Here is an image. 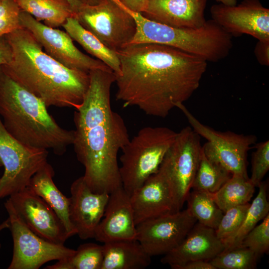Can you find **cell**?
Listing matches in <instances>:
<instances>
[{"label":"cell","mask_w":269,"mask_h":269,"mask_svg":"<svg viewBox=\"0 0 269 269\" xmlns=\"http://www.w3.org/2000/svg\"><path fill=\"white\" fill-rule=\"evenodd\" d=\"M117 53L116 100L154 117L165 118L188 100L207 67L202 57L165 45L131 44Z\"/></svg>","instance_id":"cell-1"},{"label":"cell","mask_w":269,"mask_h":269,"mask_svg":"<svg viewBox=\"0 0 269 269\" xmlns=\"http://www.w3.org/2000/svg\"><path fill=\"white\" fill-rule=\"evenodd\" d=\"M90 84L82 103L75 108L72 145L84 166L83 179L94 193L110 194L122 187L118 154L130 140L122 117L113 111L112 70L89 71Z\"/></svg>","instance_id":"cell-2"},{"label":"cell","mask_w":269,"mask_h":269,"mask_svg":"<svg viewBox=\"0 0 269 269\" xmlns=\"http://www.w3.org/2000/svg\"><path fill=\"white\" fill-rule=\"evenodd\" d=\"M4 36L12 51L10 61L1 68L4 74L47 108H76L82 103L90 84L89 73L59 63L24 27Z\"/></svg>","instance_id":"cell-3"},{"label":"cell","mask_w":269,"mask_h":269,"mask_svg":"<svg viewBox=\"0 0 269 269\" xmlns=\"http://www.w3.org/2000/svg\"><path fill=\"white\" fill-rule=\"evenodd\" d=\"M38 98L0 71V116L8 133L22 143L62 155L72 145L74 130L62 128Z\"/></svg>","instance_id":"cell-4"},{"label":"cell","mask_w":269,"mask_h":269,"mask_svg":"<svg viewBox=\"0 0 269 269\" xmlns=\"http://www.w3.org/2000/svg\"><path fill=\"white\" fill-rule=\"evenodd\" d=\"M113 0L128 12L135 21L136 32L129 44L167 45L211 62L226 58L233 47L232 36L212 19L198 28H175L149 20L141 13L127 8L119 0Z\"/></svg>","instance_id":"cell-5"},{"label":"cell","mask_w":269,"mask_h":269,"mask_svg":"<svg viewBox=\"0 0 269 269\" xmlns=\"http://www.w3.org/2000/svg\"><path fill=\"white\" fill-rule=\"evenodd\" d=\"M177 133L164 127H146L122 149L120 174L122 187L131 196L156 173Z\"/></svg>","instance_id":"cell-6"},{"label":"cell","mask_w":269,"mask_h":269,"mask_svg":"<svg viewBox=\"0 0 269 269\" xmlns=\"http://www.w3.org/2000/svg\"><path fill=\"white\" fill-rule=\"evenodd\" d=\"M200 135L190 126L177 133L158 171L170 190L175 212L181 210L193 182L200 158Z\"/></svg>","instance_id":"cell-7"},{"label":"cell","mask_w":269,"mask_h":269,"mask_svg":"<svg viewBox=\"0 0 269 269\" xmlns=\"http://www.w3.org/2000/svg\"><path fill=\"white\" fill-rule=\"evenodd\" d=\"M46 149L29 146L10 135L0 117V199L28 186L31 178L48 162Z\"/></svg>","instance_id":"cell-8"},{"label":"cell","mask_w":269,"mask_h":269,"mask_svg":"<svg viewBox=\"0 0 269 269\" xmlns=\"http://www.w3.org/2000/svg\"><path fill=\"white\" fill-rule=\"evenodd\" d=\"M75 17L84 28L116 52L129 44L136 32L133 16L113 0H102L94 5L83 4Z\"/></svg>","instance_id":"cell-9"},{"label":"cell","mask_w":269,"mask_h":269,"mask_svg":"<svg viewBox=\"0 0 269 269\" xmlns=\"http://www.w3.org/2000/svg\"><path fill=\"white\" fill-rule=\"evenodd\" d=\"M177 108L184 113L193 130L207 140L202 149L209 159L231 174H237L249 178L248 151L257 140L255 135L215 131L199 122L183 104L178 105Z\"/></svg>","instance_id":"cell-10"},{"label":"cell","mask_w":269,"mask_h":269,"mask_svg":"<svg viewBox=\"0 0 269 269\" xmlns=\"http://www.w3.org/2000/svg\"><path fill=\"white\" fill-rule=\"evenodd\" d=\"M4 207L8 214L13 240V254L8 269H38L44 264L73 256L76 250L47 241L30 230L17 215L8 199Z\"/></svg>","instance_id":"cell-11"},{"label":"cell","mask_w":269,"mask_h":269,"mask_svg":"<svg viewBox=\"0 0 269 269\" xmlns=\"http://www.w3.org/2000/svg\"><path fill=\"white\" fill-rule=\"evenodd\" d=\"M20 21L21 26L32 34L44 51L64 66L88 73L98 69L112 70L101 61L80 51L66 32L48 27L22 11L20 13Z\"/></svg>","instance_id":"cell-12"},{"label":"cell","mask_w":269,"mask_h":269,"mask_svg":"<svg viewBox=\"0 0 269 269\" xmlns=\"http://www.w3.org/2000/svg\"><path fill=\"white\" fill-rule=\"evenodd\" d=\"M197 222L187 208L136 225L137 240L151 256L164 255L185 238Z\"/></svg>","instance_id":"cell-13"},{"label":"cell","mask_w":269,"mask_h":269,"mask_svg":"<svg viewBox=\"0 0 269 269\" xmlns=\"http://www.w3.org/2000/svg\"><path fill=\"white\" fill-rule=\"evenodd\" d=\"M210 11L212 19L232 37L248 34L269 40V9L259 0H243L234 5L219 3Z\"/></svg>","instance_id":"cell-14"},{"label":"cell","mask_w":269,"mask_h":269,"mask_svg":"<svg viewBox=\"0 0 269 269\" xmlns=\"http://www.w3.org/2000/svg\"><path fill=\"white\" fill-rule=\"evenodd\" d=\"M8 199L21 220L37 236L56 244H64L69 238L53 210L29 187L12 194Z\"/></svg>","instance_id":"cell-15"},{"label":"cell","mask_w":269,"mask_h":269,"mask_svg":"<svg viewBox=\"0 0 269 269\" xmlns=\"http://www.w3.org/2000/svg\"><path fill=\"white\" fill-rule=\"evenodd\" d=\"M70 222L80 238H94L95 230L103 218L109 194L93 192L83 176L73 181L70 187Z\"/></svg>","instance_id":"cell-16"},{"label":"cell","mask_w":269,"mask_h":269,"mask_svg":"<svg viewBox=\"0 0 269 269\" xmlns=\"http://www.w3.org/2000/svg\"><path fill=\"white\" fill-rule=\"evenodd\" d=\"M136 226L130 196L122 187L109 194L104 216L94 238L103 244L136 239Z\"/></svg>","instance_id":"cell-17"},{"label":"cell","mask_w":269,"mask_h":269,"mask_svg":"<svg viewBox=\"0 0 269 269\" xmlns=\"http://www.w3.org/2000/svg\"><path fill=\"white\" fill-rule=\"evenodd\" d=\"M208 0H149L142 15L146 18L173 27L198 28L206 22Z\"/></svg>","instance_id":"cell-18"},{"label":"cell","mask_w":269,"mask_h":269,"mask_svg":"<svg viewBox=\"0 0 269 269\" xmlns=\"http://www.w3.org/2000/svg\"><path fill=\"white\" fill-rule=\"evenodd\" d=\"M215 230L196 222L181 243L164 255L161 262L171 268L194 260L209 261L225 250Z\"/></svg>","instance_id":"cell-19"},{"label":"cell","mask_w":269,"mask_h":269,"mask_svg":"<svg viewBox=\"0 0 269 269\" xmlns=\"http://www.w3.org/2000/svg\"><path fill=\"white\" fill-rule=\"evenodd\" d=\"M130 198L136 226L147 220L175 213L170 190L158 171L149 176Z\"/></svg>","instance_id":"cell-20"},{"label":"cell","mask_w":269,"mask_h":269,"mask_svg":"<svg viewBox=\"0 0 269 269\" xmlns=\"http://www.w3.org/2000/svg\"><path fill=\"white\" fill-rule=\"evenodd\" d=\"M53 167L47 163L31 178L28 187L42 198L57 214L68 237L76 234L69 218L70 198L66 197L55 184Z\"/></svg>","instance_id":"cell-21"},{"label":"cell","mask_w":269,"mask_h":269,"mask_svg":"<svg viewBox=\"0 0 269 269\" xmlns=\"http://www.w3.org/2000/svg\"><path fill=\"white\" fill-rule=\"evenodd\" d=\"M101 269H143L151 263V257L136 239L103 244Z\"/></svg>","instance_id":"cell-22"},{"label":"cell","mask_w":269,"mask_h":269,"mask_svg":"<svg viewBox=\"0 0 269 269\" xmlns=\"http://www.w3.org/2000/svg\"><path fill=\"white\" fill-rule=\"evenodd\" d=\"M62 27L73 40L77 42L87 52L107 65L116 76L120 73V62L117 52L108 48L84 28L75 17L67 18Z\"/></svg>","instance_id":"cell-23"},{"label":"cell","mask_w":269,"mask_h":269,"mask_svg":"<svg viewBox=\"0 0 269 269\" xmlns=\"http://www.w3.org/2000/svg\"><path fill=\"white\" fill-rule=\"evenodd\" d=\"M21 11L26 12L46 26L57 28L76 13L67 0H16Z\"/></svg>","instance_id":"cell-24"},{"label":"cell","mask_w":269,"mask_h":269,"mask_svg":"<svg viewBox=\"0 0 269 269\" xmlns=\"http://www.w3.org/2000/svg\"><path fill=\"white\" fill-rule=\"evenodd\" d=\"M249 177L232 174L231 177L211 196L218 207L224 213L228 209L249 203L255 189Z\"/></svg>","instance_id":"cell-25"},{"label":"cell","mask_w":269,"mask_h":269,"mask_svg":"<svg viewBox=\"0 0 269 269\" xmlns=\"http://www.w3.org/2000/svg\"><path fill=\"white\" fill-rule=\"evenodd\" d=\"M258 193L248 210L239 229L231 237L223 241L225 250L239 247L245 236L258 222L269 214V203L267 199V183L262 181L258 186Z\"/></svg>","instance_id":"cell-26"},{"label":"cell","mask_w":269,"mask_h":269,"mask_svg":"<svg viewBox=\"0 0 269 269\" xmlns=\"http://www.w3.org/2000/svg\"><path fill=\"white\" fill-rule=\"evenodd\" d=\"M187 209L197 222L216 229L224 212L214 201L211 193L193 190L188 195Z\"/></svg>","instance_id":"cell-27"},{"label":"cell","mask_w":269,"mask_h":269,"mask_svg":"<svg viewBox=\"0 0 269 269\" xmlns=\"http://www.w3.org/2000/svg\"><path fill=\"white\" fill-rule=\"evenodd\" d=\"M231 175L220 165L209 159L205 155L202 147L200 158L191 189L214 193Z\"/></svg>","instance_id":"cell-28"},{"label":"cell","mask_w":269,"mask_h":269,"mask_svg":"<svg viewBox=\"0 0 269 269\" xmlns=\"http://www.w3.org/2000/svg\"><path fill=\"white\" fill-rule=\"evenodd\" d=\"M104 259L103 245L93 243L80 245L72 256L57 261L46 269H101Z\"/></svg>","instance_id":"cell-29"},{"label":"cell","mask_w":269,"mask_h":269,"mask_svg":"<svg viewBox=\"0 0 269 269\" xmlns=\"http://www.w3.org/2000/svg\"><path fill=\"white\" fill-rule=\"evenodd\" d=\"M260 258L250 249L239 246L224 250L209 262L216 269H255Z\"/></svg>","instance_id":"cell-30"},{"label":"cell","mask_w":269,"mask_h":269,"mask_svg":"<svg viewBox=\"0 0 269 269\" xmlns=\"http://www.w3.org/2000/svg\"><path fill=\"white\" fill-rule=\"evenodd\" d=\"M250 204L232 207L227 210L215 229L217 237L222 241L233 235L241 226Z\"/></svg>","instance_id":"cell-31"},{"label":"cell","mask_w":269,"mask_h":269,"mask_svg":"<svg viewBox=\"0 0 269 269\" xmlns=\"http://www.w3.org/2000/svg\"><path fill=\"white\" fill-rule=\"evenodd\" d=\"M244 238L241 246L246 247L260 257L269 252V214Z\"/></svg>","instance_id":"cell-32"},{"label":"cell","mask_w":269,"mask_h":269,"mask_svg":"<svg viewBox=\"0 0 269 269\" xmlns=\"http://www.w3.org/2000/svg\"><path fill=\"white\" fill-rule=\"evenodd\" d=\"M16 0H0V37L22 27Z\"/></svg>","instance_id":"cell-33"},{"label":"cell","mask_w":269,"mask_h":269,"mask_svg":"<svg viewBox=\"0 0 269 269\" xmlns=\"http://www.w3.org/2000/svg\"><path fill=\"white\" fill-rule=\"evenodd\" d=\"M252 154V174L249 178L255 187H258L269 169V141L257 143Z\"/></svg>","instance_id":"cell-34"},{"label":"cell","mask_w":269,"mask_h":269,"mask_svg":"<svg viewBox=\"0 0 269 269\" xmlns=\"http://www.w3.org/2000/svg\"><path fill=\"white\" fill-rule=\"evenodd\" d=\"M258 62L263 66L269 65V40H258L254 49Z\"/></svg>","instance_id":"cell-35"},{"label":"cell","mask_w":269,"mask_h":269,"mask_svg":"<svg viewBox=\"0 0 269 269\" xmlns=\"http://www.w3.org/2000/svg\"><path fill=\"white\" fill-rule=\"evenodd\" d=\"M12 57L11 47L4 36L0 37V71L1 67L9 63Z\"/></svg>","instance_id":"cell-36"},{"label":"cell","mask_w":269,"mask_h":269,"mask_svg":"<svg viewBox=\"0 0 269 269\" xmlns=\"http://www.w3.org/2000/svg\"><path fill=\"white\" fill-rule=\"evenodd\" d=\"M173 269H216L209 261L194 260L175 266Z\"/></svg>","instance_id":"cell-37"},{"label":"cell","mask_w":269,"mask_h":269,"mask_svg":"<svg viewBox=\"0 0 269 269\" xmlns=\"http://www.w3.org/2000/svg\"><path fill=\"white\" fill-rule=\"evenodd\" d=\"M126 7L131 10L143 13L147 8L149 0H119Z\"/></svg>","instance_id":"cell-38"},{"label":"cell","mask_w":269,"mask_h":269,"mask_svg":"<svg viewBox=\"0 0 269 269\" xmlns=\"http://www.w3.org/2000/svg\"><path fill=\"white\" fill-rule=\"evenodd\" d=\"M71 5L74 11L76 13L79 8L82 6L83 3L80 0H67Z\"/></svg>","instance_id":"cell-39"},{"label":"cell","mask_w":269,"mask_h":269,"mask_svg":"<svg viewBox=\"0 0 269 269\" xmlns=\"http://www.w3.org/2000/svg\"><path fill=\"white\" fill-rule=\"evenodd\" d=\"M102 0H80L83 4L94 5L99 3Z\"/></svg>","instance_id":"cell-40"},{"label":"cell","mask_w":269,"mask_h":269,"mask_svg":"<svg viewBox=\"0 0 269 269\" xmlns=\"http://www.w3.org/2000/svg\"><path fill=\"white\" fill-rule=\"evenodd\" d=\"M216 1L227 5H234L237 4V0H215Z\"/></svg>","instance_id":"cell-41"},{"label":"cell","mask_w":269,"mask_h":269,"mask_svg":"<svg viewBox=\"0 0 269 269\" xmlns=\"http://www.w3.org/2000/svg\"><path fill=\"white\" fill-rule=\"evenodd\" d=\"M9 221L8 218L0 224V232L6 228H9Z\"/></svg>","instance_id":"cell-42"},{"label":"cell","mask_w":269,"mask_h":269,"mask_svg":"<svg viewBox=\"0 0 269 269\" xmlns=\"http://www.w3.org/2000/svg\"><path fill=\"white\" fill-rule=\"evenodd\" d=\"M0 248H1V245H0Z\"/></svg>","instance_id":"cell-43"},{"label":"cell","mask_w":269,"mask_h":269,"mask_svg":"<svg viewBox=\"0 0 269 269\" xmlns=\"http://www.w3.org/2000/svg\"></svg>","instance_id":"cell-44"}]
</instances>
